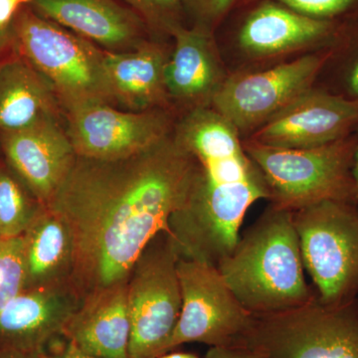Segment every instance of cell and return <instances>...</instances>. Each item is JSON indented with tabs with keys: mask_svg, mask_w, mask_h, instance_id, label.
Here are the masks:
<instances>
[{
	"mask_svg": "<svg viewBox=\"0 0 358 358\" xmlns=\"http://www.w3.org/2000/svg\"><path fill=\"white\" fill-rule=\"evenodd\" d=\"M357 131L345 138L310 148H280L245 143L262 171L273 205L292 212L324 201L358 205L353 176Z\"/></svg>",
	"mask_w": 358,
	"mask_h": 358,
	"instance_id": "277c9868",
	"label": "cell"
},
{
	"mask_svg": "<svg viewBox=\"0 0 358 358\" xmlns=\"http://www.w3.org/2000/svg\"><path fill=\"white\" fill-rule=\"evenodd\" d=\"M7 162L43 206L50 203L76 162L77 155L58 119L0 136Z\"/></svg>",
	"mask_w": 358,
	"mask_h": 358,
	"instance_id": "5bb4252c",
	"label": "cell"
},
{
	"mask_svg": "<svg viewBox=\"0 0 358 358\" xmlns=\"http://www.w3.org/2000/svg\"><path fill=\"white\" fill-rule=\"evenodd\" d=\"M0 358H29V357H21V355H6V353H0Z\"/></svg>",
	"mask_w": 358,
	"mask_h": 358,
	"instance_id": "836d02e7",
	"label": "cell"
},
{
	"mask_svg": "<svg viewBox=\"0 0 358 358\" xmlns=\"http://www.w3.org/2000/svg\"><path fill=\"white\" fill-rule=\"evenodd\" d=\"M171 33L176 46L164 69L167 95L195 108L205 107L224 83L211 38L202 28L178 25Z\"/></svg>",
	"mask_w": 358,
	"mask_h": 358,
	"instance_id": "e0dca14e",
	"label": "cell"
},
{
	"mask_svg": "<svg viewBox=\"0 0 358 358\" xmlns=\"http://www.w3.org/2000/svg\"><path fill=\"white\" fill-rule=\"evenodd\" d=\"M234 2L235 0H181V4L203 22L217 20Z\"/></svg>",
	"mask_w": 358,
	"mask_h": 358,
	"instance_id": "4316f807",
	"label": "cell"
},
{
	"mask_svg": "<svg viewBox=\"0 0 358 358\" xmlns=\"http://www.w3.org/2000/svg\"><path fill=\"white\" fill-rule=\"evenodd\" d=\"M60 105L50 82L24 59L0 64V136L58 119Z\"/></svg>",
	"mask_w": 358,
	"mask_h": 358,
	"instance_id": "ffe728a7",
	"label": "cell"
},
{
	"mask_svg": "<svg viewBox=\"0 0 358 358\" xmlns=\"http://www.w3.org/2000/svg\"><path fill=\"white\" fill-rule=\"evenodd\" d=\"M303 268L315 298L331 307L358 298V205L324 201L293 212Z\"/></svg>",
	"mask_w": 358,
	"mask_h": 358,
	"instance_id": "8992f818",
	"label": "cell"
},
{
	"mask_svg": "<svg viewBox=\"0 0 358 358\" xmlns=\"http://www.w3.org/2000/svg\"><path fill=\"white\" fill-rule=\"evenodd\" d=\"M329 55L327 49L262 72L226 80L212 99L213 109L238 131L258 129L296 96L312 89Z\"/></svg>",
	"mask_w": 358,
	"mask_h": 358,
	"instance_id": "30bf717a",
	"label": "cell"
},
{
	"mask_svg": "<svg viewBox=\"0 0 358 358\" xmlns=\"http://www.w3.org/2000/svg\"><path fill=\"white\" fill-rule=\"evenodd\" d=\"M127 282L84 298L65 327L63 336L93 357L129 358Z\"/></svg>",
	"mask_w": 358,
	"mask_h": 358,
	"instance_id": "2e32d148",
	"label": "cell"
},
{
	"mask_svg": "<svg viewBox=\"0 0 358 358\" xmlns=\"http://www.w3.org/2000/svg\"><path fill=\"white\" fill-rule=\"evenodd\" d=\"M355 306H357V313H358V298H357V301H355Z\"/></svg>",
	"mask_w": 358,
	"mask_h": 358,
	"instance_id": "e575fe53",
	"label": "cell"
},
{
	"mask_svg": "<svg viewBox=\"0 0 358 358\" xmlns=\"http://www.w3.org/2000/svg\"><path fill=\"white\" fill-rule=\"evenodd\" d=\"M355 24L339 26L336 36L343 40L341 47L334 45L331 50L346 55L345 66L341 71L343 93L341 96L358 103V17Z\"/></svg>",
	"mask_w": 358,
	"mask_h": 358,
	"instance_id": "cb8c5ba5",
	"label": "cell"
},
{
	"mask_svg": "<svg viewBox=\"0 0 358 358\" xmlns=\"http://www.w3.org/2000/svg\"><path fill=\"white\" fill-rule=\"evenodd\" d=\"M26 289L71 282L73 242L59 214L43 206L24 234Z\"/></svg>",
	"mask_w": 358,
	"mask_h": 358,
	"instance_id": "44dd1931",
	"label": "cell"
},
{
	"mask_svg": "<svg viewBox=\"0 0 358 358\" xmlns=\"http://www.w3.org/2000/svg\"><path fill=\"white\" fill-rule=\"evenodd\" d=\"M25 185L0 169V238L22 236L43 205L30 197ZM31 194V193H30Z\"/></svg>",
	"mask_w": 358,
	"mask_h": 358,
	"instance_id": "7402d4cb",
	"label": "cell"
},
{
	"mask_svg": "<svg viewBox=\"0 0 358 358\" xmlns=\"http://www.w3.org/2000/svg\"><path fill=\"white\" fill-rule=\"evenodd\" d=\"M357 129L358 103L326 90L310 89L256 129L249 141L272 148H317Z\"/></svg>",
	"mask_w": 358,
	"mask_h": 358,
	"instance_id": "7c38bea8",
	"label": "cell"
},
{
	"mask_svg": "<svg viewBox=\"0 0 358 358\" xmlns=\"http://www.w3.org/2000/svg\"><path fill=\"white\" fill-rule=\"evenodd\" d=\"M26 289L24 238L0 240V310Z\"/></svg>",
	"mask_w": 358,
	"mask_h": 358,
	"instance_id": "603a6c76",
	"label": "cell"
},
{
	"mask_svg": "<svg viewBox=\"0 0 358 358\" xmlns=\"http://www.w3.org/2000/svg\"><path fill=\"white\" fill-rule=\"evenodd\" d=\"M296 13L341 23L339 20L358 17V0H278Z\"/></svg>",
	"mask_w": 358,
	"mask_h": 358,
	"instance_id": "d4e9b609",
	"label": "cell"
},
{
	"mask_svg": "<svg viewBox=\"0 0 358 358\" xmlns=\"http://www.w3.org/2000/svg\"><path fill=\"white\" fill-rule=\"evenodd\" d=\"M31 6L42 17L106 51H133L145 42V21L115 0H34Z\"/></svg>",
	"mask_w": 358,
	"mask_h": 358,
	"instance_id": "9a60e30c",
	"label": "cell"
},
{
	"mask_svg": "<svg viewBox=\"0 0 358 358\" xmlns=\"http://www.w3.org/2000/svg\"><path fill=\"white\" fill-rule=\"evenodd\" d=\"M34 0H0V30L13 26L14 16L23 4H31Z\"/></svg>",
	"mask_w": 358,
	"mask_h": 358,
	"instance_id": "f546056e",
	"label": "cell"
},
{
	"mask_svg": "<svg viewBox=\"0 0 358 358\" xmlns=\"http://www.w3.org/2000/svg\"><path fill=\"white\" fill-rule=\"evenodd\" d=\"M13 39L21 57L50 82L66 112L89 103H112L105 50L93 42L30 10L13 26Z\"/></svg>",
	"mask_w": 358,
	"mask_h": 358,
	"instance_id": "5b68a950",
	"label": "cell"
},
{
	"mask_svg": "<svg viewBox=\"0 0 358 358\" xmlns=\"http://www.w3.org/2000/svg\"><path fill=\"white\" fill-rule=\"evenodd\" d=\"M0 240H1V238H0Z\"/></svg>",
	"mask_w": 358,
	"mask_h": 358,
	"instance_id": "d590c367",
	"label": "cell"
},
{
	"mask_svg": "<svg viewBox=\"0 0 358 358\" xmlns=\"http://www.w3.org/2000/svg\"><path fill=\"white\" fill-rule=\"evenodd\" d=\"M204 358H272L247 345L212 346Z\"/></svg>",
	"mask_w": 358,
	"mask_h": 358,
	"instance_id": "f1b7e54d",
	"label": "cell"
},
{
	"mask_svg": "<svg viewBox=\"0 0 358 358\" xmlns=\"http://www.w3.org/2000/svg\"><path fill=\"white\" fill-rule=\"evenodd\" d=\"M11 39H13V26L9 29L0 30V54L4 50Z\"/></svg>",
	"mask_w": 358,
	"mask_h": 358,
	"instance_id": "4dcf8cb0",
	"label": "cell"
},
{
	"mask_svg": "<svg viewBox=\"0 0 358 358\" xmlns=\"http://www.w3.org/2000/svg\"><path fill=\"white\" fill-rule=\"evenodd\" d=\"M176 140L194 164L183 208L171 218L179 256L217 266L241 236L250 207L270 199V190L239 138V131L214 109L195 108L176 128Z\"/></svg>",
	"mask_w": 358,
	"mask_h": 358,
	"instance_id": "7a4b0ae2",
	"label": "cell"
},
{
	"mask_svg": "<svg viewBox=\"0 0 358 358\" xmlns=\"http://www.w3.org/2000/svg\"><path fill=\"white\" fill-rule=\"evenodd\" d=\"M194 164L176 136H167L124 159L77 157L50 203L69 228L71 284L83 301L128 282L134 263L183 208Z\"/></svg>",
	"mask_w": 358,
	"mask_h": 358,
	"instance_id": "6da1fadb",
	"label": "cell"
},
{
	"mask_svg": "<svg viewBox=\"0 0 358 358\" xmlns=\"http://www.w3.org/2000/svg\"><path fill=\"white\" fill-rule=\"evenodd\" d=\"M239 345L272 358H358L357 306L331 307L315 298L284 312L255 315Z\"/></svg>",
	"mask_w": 358,
	"mask_h": 358,
	"instance_id": "ba28073f",
	"label": "cell"
},
{
	"mask_svg": "<svg viewBox=\"0 0 358 358\" xmlns=\"http://www.w3.org/2000/svg\"><path fill=\"white\" fill-rule=\"evenodd\" d=\"M71 282L25 289L0 310V353L32 357L63 336L81 305Z\"/></svg>",
	"mask_w": 358,
	"mask_h": 358,
	"instance_id": "4fadbf2b",
	"label": "cell"
},
{
	"mask_svg": "<svg viewBox=\"0 0 358 358\" xmlns=\"http://www.w3.org/2000/svg\"><path fill=\"white\" fill-rule=\"evenodd\" d=\"M219 272L254 315H271L315 300L305 277L293 212L272 205L241 234Z\"/></svg>",
	"mask_w": 358,
	"mask_h": 358,
	"instance_id": "3957f363",
	"label": "cell"
},
{
	"mask_svg": "<svg viewBox=\"0 0 358 358\" xmlns=\"http://www.w3.org/2000/svg\"><path fill=\"white\" fill-rule=\"evenodd\" d=\"M357 143L355 148V160H353V176H355V183L358 190V129H357Z\"/></svg>",
	"mask_w": 358,
	"mask_h": 358,
	"instance_id": "d6a6232c",
	"label": "cell"
},
{
	"mask_svg": "<svg viewBox=\"0 0 358 358\" xmlns=\"http://www.w3.org/2000/svg\"><path fill=\"white\" fill-rule=\"evenodd\" d=\"M128 3L134 13L148 24L166 28L173 31L176 18L180 9L181 0H122Z\"/></svg>",
	"mask_w": 358,
	"mask_h": 358,
	"instance_id": "484cf974",
	"label": "cell"
},
{
	"mask_svg": "<svg viewBox=\"0 0 358 358\" xmlns=\"http://www.w3.org/2000/svg\"><path fill=\"white\" fill-rule=\"evenodd\" d=\"M167 58L159 45L145 42L136 50H105L103 71L110 102L131 112L152 110L166 100Z\"/></svg>",
	"mask_w": 358,
	"mask_h": 358,
	"instance_id": "ac0fdd59",
	"label": "cell"
},
{
	"mask_svg": "<svg viewBox=\"0 0 358 358\" xmlns=\"http://www.w3.org/2000/svg\"><path fill=\"white\" fill-rule=\"evenodd\" d=\"M56 345H54L53 341L44 350L29 358H98L85 352L73 341L63 336L57 338Z\"/></svg>",
	"mask_w": 358,
	"mask_h": 358,
	"instance_id": "83f0119b",
	"label": "cell"
},
{
	"mask_svg": "<svg viewBox=\"0 0 358 358\" xmlns=\"http://www.w3.org/2000/svg\"><path fill=\"white\" fill-rule=\"evenodd\" d=\"M157 358H199L196 355H192V353L186 352H167L166 355H162V357Z\"/></svg>",
	"mask_w": 358,
	"mask_h": 358,
	"instance_id": "1f68e13d",
	"label": "cell"
},
{
	"mask_svg": "<svg viewBox=\"0 0 358 358\" xmlns=\"http://www.w3.org/2000/svg\"><path fill=\"white\" fill-rule=\"evenodd\" d=\"M179 252L171 233L150 241L134 263L127 282L131 320L129 358L164 355L181 310Z\"/></svg>",
	"mask_w": 358,
	"mask_h": 358,
	"instance_id": "52a82bcc",
	"label": "cell"
},
{
	"mask_svg": "<svg viewBox=\"0 0 358 358\" xmlns=\"http://www.w3.org/2000/svg\"><path fill=\"white\" fill-rule=\"evenodd\" d=\"M66 113V133L80 157L124 159L169 136V119L159 110L122 112L109 103H95Z\"/></svg>",
	"mask_w": 358,
	"mask_h": 358,
	"instance_id": "8fae6325",
	"label": "cell"
},
{
	"mask_svg": "<svg viewBox=\"0 0 358 358\" xmlns=\"http://www.w3.org/2000/svg\"><path fill=\"white\" fill-rule=\"evenodd\" d=\"M180 315L164 355L185 343L210 346L239 345L255 322L241 305L216 266L179 256Z\"/></svg>",
	"mask_w": 358,
	"mask_h": 358,
	"instance_id": "9c48e42d",
	"label": "cell"
},
{
	"mask_svg": "<svg viewBox=\"0 0 358 358\" xmlns=\"http://www.w3.org/2000/svg\"><path fill=\"white\" fill-rule=\"evenodd\" d=\"M341 23L315 20L288 7L267 2L255 9L242 26L239 42L254 55H271L303 45L333 41Z\"/></svg>",
	"mask_w": 358,
	"mask_h": 358,
	"instance_id": "d6986e66",
	"label": "cell"
}]
</instances>
